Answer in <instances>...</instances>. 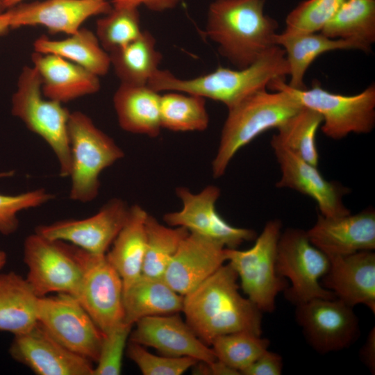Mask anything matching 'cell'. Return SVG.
<instances>
[{"instance_id": "obj_24", "label": "cell", "mask_w": 375, "mask_h": 375, "mask_svg": "<svg viewBox=\"0 0 375 375\" xmlns=\"http://www.w3.org/2000/svg\"><path fill=\"white\" fill-rule=\"evenodd\" d=\"M112 101L119 125L124 131L151 138L160 134L159 92L147 85L120 83Z\"/></svg>"}, {"instance_id": "obj_3", "label": "cell", "mask_w": 375, "mask_h": 375, "mask_svg": "<svg viewBox=\"0 0 375 375\" xmlns=\"http://www.w3.org/2000/svg\"><path fill=\"white\" fill-rule=\"evenodd\" d=\"M287 76L289 67L285 51L275 45L245 68L219 67L210 73L188 79L179 78L168 70L159 69L147 85L158 92L176 91L210 99L229 109L250 94L266 89L272 81L285 79Z\"/></svg>"}, {"instance_id": "obj_37", "label": "cell", "mask_w": 375, "mask_h": 375, "mask_svg": "<svg viewBox=\"0 0 375 375\" xmlns=\"http://www.w3.org/2000/svg\"><path fill=\"white\" fill-rule=\"evenodd\" d=\"M344 0H304L285 19L287 34L317 33L335 14Z\"/></svg>"}, {"instance_id": "obj_20", "label": "cell", "mask_w": 375, "mask_h": 375, "mask_svg": "<svg viewBox=\"0 0 375 375\" xmlns=\"http://www.w3.org/2000/svg\"><path fill=\"white\" fill-rule=\"evenodd\" d=\"M311 243L328 257L375 249V211L364 210L339 217L319 215L306 231Z\"/></svg>"}, {"instance_id": "obj_1", "label": "cell", "mask_w": 375, "mask_h": 375, "mask_svg": "<svg viewBox=\"0 0 375 375\" xmlns=\"http://www.w3.org/2000/svg\"><path fill=\"white\" fill-rule=\"evenodd\" d=\"M238 274L223 265L192 291L183 296L185 322L206 344L217 337L246 331L262 334V312L239 292Z\"/></svg>"}, {"instance_id": "obj_47", "label": "cell", "mask_w": 375, "mask_h": 375, "mask_svg": "<svg viewBox=\"0 0 375 375\" xmlns=\"http://www.w3.org/2000/svg\"><path fill=\"white\" fill-rule=\"evenodd\" d=\"M7 260V255L3 251L0 250V269L3 268Z\"/></svg>"}, {"instance_id": "obj_12", "label": "cell", "mask_w": 375, "mask_h": 375, "mask_svg": "<svg viewBox=\"0 0 375 375\" xmlns=\"http://www.w3.org/2000/svg\"><path fill=\"white\" fill-rule=\"evenodd\" d=\"M37 318L62 346L97 362L103 334L75 297L57 293L38 297Z\"/></svg>"}, {"instance_id": "obj_15", "label": "cell", "mask_w": 375, "mask_h": 375, "mask_svg": "<svg viewBox=\"0 0 375 375\" xmlns=\"http://www.w3.org/2000/svg\"><path fill=\"white\" fill-rule=\"evenodd\" d=\"M129 208L122 199L112 198L90 217L41 225L35 232L91 253L106 254L125 224Z\"/></svg>"}, {"instance_id": "obj_27", "label": "cell", "mask_w": 375, "mask_h": 375, "mask_svg": "<svg viewBox=\"0 0 375 375\" xmlns=\"http://www.w3.org/2000/svg\"><path fill=\"white\" fill-rule=\"evenodd\" d=\"M276 45L281 47L285 53L290 76L288 85L297 90L306 88L303 79L307 69L320 55L331 51L358 49L361 47L352 41L332 39L322 33L297 34L277 33Z\"/></svg>"}, {"instance_id": "obj_45", "label": "cell", "mask_w": 375, "mask_h": 375, "mask_svg": "<svg viewBox=\"0 0 375 375\" xmlns=\"http://www.w3.org/2000/svg\"><path fill=\"white\" fill-rule=\"evenodd\" d=\"M10 28V14L8 10L0 13V35Z\"/></svg>"}, {"instance_id": "obj_42", "label": "cell", "mask_w": 375, "mask_h": 375, "mask_svg": "<svg viewBox=\"0 0 375 375\" xmlns=\"http://www.w3.org/2000/svg\"><path fill=\"white\" fill-rule=\"evenodd\" d=\"M181 0H110L112 6L139 8L144 6L155 12H163L176 8Z\"/></svg>"}, {"instance_id": "obj_18", "label": "cell", "mask_w": 375, "mask_h": 375, "mask_svg": "<svg viewBox=\"0 0 375 375\" xmlns=\"http://www.w3.org/2000/svg\"><path fill=\"white\" fill-rule=\"evenodd\" d=\"M134 325L128 340L153 347L162 355L206 362L217 359L211 347L197 336L178 312L143 317Z\"/></svg>"}, {"instance_id": "obj_29", "label": "cell", "mask_w": 375, "mask_h": 375, "mask_svg": "<svg viewBox=\"0 0 375 375\" xmlns=\"http://www.w3.org/2000/svg\"><path fill=\"white\" fill-rule=\"evenodd\" d=\"M34 51L51 53L65 58L99 76L106 75L110 67L109 53L101 47L95 33L81 28L62 40L42 35L33 43Z\"/></svg>"}, {"instance_id": "obj_9", "label": "cell", "mask_w": 375, "mask_h": 375, "mask_svg": "<svg viewBox=\"0 0 375 375\" xmlns=\"http://www.w3.org/2000/svg\"><path fill=\"white\" fill-rule=\"evenodd\" d=\"M329 267V258L311 243L306 231L288 228L281 232L276 268L280 276L290 280L284 291L290 302L296 306L316 298H335L320 283Z\"/></svg>"}, {"instance_id": "obj_38", "label": "cell", "mask_w": 375, "mask_h": 375, "mask_svg": "<svg viewBox=\"0 0 375 375\" xmlns=\"http://www.w3.org/2000/svg\"><path fill=\"white\" fill-rule=\"evenodd\" d=\"M126 350L128 357L144 375H181L198 362L190 357L157 356L129 340Z\"/></svg>"}, {"instance_id": "obj_2", "label": "cell", "mask_w": 375, "mask_h": 375, "mask_svg": "<svg viewBox=\"0 0 375 375\" xmlns=\"http://www.w3.org/2000/svg\"><path fill=\"white\" fill-rule=\"evenodd\" d=\"M266 0H215L208 8L206 35L237 69L245 68L275 46L278 24L266 15Z\"/></svg>"}, {"instance_id": "obj_46", "label": "cell", "mask_w": 375, "mask_h": 375, "mask_svg": "<svg viewBox=\"0 0 375 375\" xmlns=\"http://www.w3.org/2000/svg\"><path fill=\"white\" fill-rule=\"evenodd\" d=\"M23 0H1V6L3 9L10 8L15 6L22 3Z\"/></svg>"}, {"instance_id": "obj_39", "label": "cell", "mask_w": 375, "mask_h": 375, "mask_svg": "<svg viewBox=\"0 0 375 375\" xmlns=\"http://www.w3.org/2000/svg\"><path fill=\"white\" fill-rule=\"evenodd\" d=\"M53 198L54 195L44 188L15 195L0 194V233H14L19 227V212L40 206Z\"/></svg>"}, {"instance_id": "obj_41", "label": "cell", "mask_w": 375, "mask_h": 375, "mask_svg": "<svg viewBox=\"0 0 375 375\" xmlns=\"http://www.w3.org/2000/svg\"><path fill=\"white\" fill-rule=\"evenodd\" d=\"M283 358L267 350L255 362L241 372L244 375H280L283 370Z\"/></svg>"}, {"instance_id": "obj_10", "label": "cell", "mask_w": 375, "mask_h": 375, "mask_svg": "<svg viewBox=\"0 0 375 375\" xmlns=\"http://www.w3.org/2000/svg\"><path fill=\"white\" fill-rule=\"evenodd\" d=\"M70 245L82 269L76 298L106 334L124 322L122 280L106 254L91 253Z\"/></svg>"}, {"instance_id": "obj_35", "label": "cell", "mask_w": 375, "mask_h": 375, "mask_svg": "<svg viewBox=\"0 0 375 375\" xmlns=\"http://www.w3.org/2000/svg\"><path fill=\"white\" fill-rule=\"evenodd\" d=\"M142 32L140 12L135 7L112 6L96 23L95 34L108 53L127 45Z\"/></svg>"}, {"instance_id": "obj_36", "label": "cell", "mask_w": 375, "mask_h": 375, "mask_svg": "<svg viewBox=\"0 0 375 375\" xmlns=\"http://www.w3.org/2000/svg\"><path fill=\"white\" fill-rule=\"evenodd\" d=\"M269 341L261 335L240 331L222 335L212 342L217 359L241 372L268 350Z\"/></svg>"}, {"instance_id": "obj_32", "label": "cell", "mask_w": 375, "mask_h": 375, "mask_svg": "<svg viewBox=\"0 0 375 375\" xmlns=\"http://www.w3.org/2000/svg\"><path fill=\"white\" fill-rule=\"evenodd\" d=\"M169 91L160 95L162 128L172 131H202L207 128L209 116L206 99L198 95Z\"/></svg>"}, {"instance_id": "obj_33", "label": "cell", "mask_w": 375, "mask_h": 375, "mask_svg": "<svg viewBox=\"0 0 375 375\" xmlns=\"http://www.w3.org/2000/svg\"><path fill=\"white\" fill-rule=\"evenodd\" d=\"M145 228L147 247L142 274L162 278L181 242L190 232L182 226L163 225L149 214L146 219Z\"/></svg>"}, {"instance_id": "obj_7", "label": "cell", "mask_w": 375, "mask_h": 375, "mask_svg": "<svg viewBox=\"0 0 375 375\" xmlns=\"http://www.w3.org/2000/svg\"><path fill=\"white\" fill-rule=\"evenodd\" d=\"M12 115L31 132L40 137L57 159L62 177H69L71 169L68 121L70 115L63 104L44 96L36 69L24 67L12 97Z\"/></svg>"}, {"instance_id": "obj_11", "label": "cell", "mask_w": 375, "mask_h": 375, "mask_svg": "<svg viewBox=\"0 0 375 375\" xmlns=\"http://www.w3.org/2000/svg\"><path fill=\"white\" fill-rule=\"evenodd\" d=\"M23 253L26 278L38 297L52 292L76 297L82 269L69 244L35 232L26 238Z\"/></svg>"}, {"instance_id": "obj_8", "label": "cell", "mask_w": 375, "mask_h": 375, "mask_svg": "<svg viewBox=\"0 0 375 375\" xmlns=\"http://www.w3.org/2000/svg\"><path fill=\"white\" fill-rule=\"evenodd\" d=\"M281 228L280 220L268 221L251 248H226V261L237 273L243 292L262 312H274L276 296L289 286L276 268Z\"/></svg>"}, {"instance_id": "obj_30", "label": "cell", "mask_w": 375, "mask_h": 375, "mask_svg": "<svg viewBox=\"0 0 375 375\" xmlns=\"http://www.w3.org/2000/svg\"><path fill=\"white\" fill-rule=\"evenodd\" d=\"M321 33L354 42L369 52L375 42V0H344Z\"/></svg>"}, {"instance_id": "obj_6", "label": "cell", "mask_w": 375, "mask_h": 375, "mask_svg": "<svg viewBox=\"0 0 375 375\" xmlns=\"http://www.w3.org/2000/svg\"><path fill=\"white\" fill-rule=\"evenodd\" d=\"M71 156L69 197L88 203L98 195L101 172L121 160L124 153L115 140L81 111L71 112L68 121Z\"/></svg>"}, {"instance_id": "obj_23", "label": "cell", "mask_w": 375, "mask_h": 375, "mask_svg": "<svg viewBox=\"0 0 375 375\" xmlns=\"http://www.w3.org/2000/svg\"><path fill=\"white\" fill-rule=\"evenodd\" d=\"M31 60L47 98L63 104L100 89L98 76L60 56L34 51Z\"/></svg>"}, {"instance_id": "obj_5", "label": "cell", "mask_w": 375, "mask_h": 375, "mask_svg": "<svg viewBox=\"0 0 375 375\" xmlns=\"http://www.w3.org/2000/svg\"><path fill=\"white\" fill-rule=\"evenodd\" d=\"M267 88L285 92L302 107L317 112L322 117V132L331 139L340 140L352 133L367 134L374 128V84L353 95L331 92L316 81L310 89L297 90L290 87L285 79L276 78Z\"/></svg>"}, {"instance_id": "obj_25", "label": "cell", "mask_w": 375, "mask_h": 375, "mask_svg": "<svg viewBox=\"0 0 375 375\" xmlns=\"http://www.w3.org/2000/svg\"><path fill=\"white\" fill-rule=\"evenodd\" d=\"M183 296L162 278L142 274L123 290L124 322L134 326L140 319L182 311Z\"/></svg>"}, {"instance_id": "obj_19", "label": "cell", "mask_w": 375, "mask_h": 375, "mask_svg": "<svg viewBox=\"0 0 375 375\" xmlns=\"http://www.w3.org/2000/svg\"><path fill=\"white\" fill-rule=\"evenodd\" d=\"M112 7L110 0H44L20 3L8 10L10 28L42 26L52 33L71 35L88 18L105 15Z\"/></svg>"}, {"instance_id": "obj_31", "label": "cell", "mask_w": 375, "mask_h": 375, "mask_svg": "<svg viewBox=\"0 0 375 375\" xmlns=\"http://www.w3.org/2000/svg\"><path fill=\"white\" fill-rule=\"evenodd\" d=\"M156 44L153 35L142 31L138 38L109 53L110 65L121 83L147 85L162 60Z\"/></svg>"}, {"instance_id": "obj_21", "label": "cell", "mask_w": 375, "mask_h": 375, "mask_svg": "<svg viewBox=\"0 0 375 375\" xmlns=\"http://www.w3.org/2000/svg\"><path fill=\"white\" fill-rule=\"evenodd\" d=\"M226 261V247L222 243L190 233L181 242L162 278L174 291L184 296Z\"/></svg>"}, {"instance_id": "obj_43", "label": "cell", "mask_w": 375, "mask_h": 375, "mask_svg": "<svg viewBox=\"0 0 375 375\" xmlns=\"http://www.w3.org/2000/svg\"><path fill=\"white\" fill-rule=\"evenodd\" d=\"M191 369L199 375H238L240 372L224 362L216 359L210 362H197Z\"/></svg>"}, {"instance_id": "obj_4", "label": "cell", "mask_w": 375, "mask_h": 375, "mask_svg": "<svg viewBox=\"0 0 375 375\" xmlns=\"http://www.w3.org/2000/svg\"><path fill=\"white\" fill-rule=\"evenodd\" d=\"M303 107L283 91L256 92L228 110L212 162L215 178L222 177L237 152L270 128H278Z\"/></svg>"}, {"instance_id": "obj_48", "label": "cell", "mask_w": 375, "mask_h": 375, "mask_svg": "<svg viewBox=\"0 0 375 375\" xmlns=\"http://www.w3.org/2000/svg\"><path fill=\"white\" fill-rule=\"evenodd\" d=\"M2 12H3V9L2 6H1V0H0V13Z\"/></svg>"}, {"instance_id": "obj_34", "label": "cell", "mask_w": 375, "mask_h": 375, "mask_svg": "<svg viewBox=\"0 0 375 375\" xmlns=\"http://www.w3.org/2000/svg\"><path fill=\"white\" fill-rule=\"evenodd\" d=\"M322 124V116L316 111L303 107L278 128L271 141L276 142L307 162L317 167L319 153L316 145L317 131Z\"/></svg>"}, {"instance_id": "obj_26", "label": "cell", "mask_w": 375, "mask_h": 375, "mask_svg": "<svg viewBox=\"0 0 375 375\" xmlns=\"http://www.w3.org/2000/svg\"><path fill=\"white\" fill-rule=\"evenodd\" d=\"M147 215L138 204L131 206L125 224L106 253L108 261L119 273L124 289L142 274L147 247Z\"/></svg>"}, {"instance_id": "obj_22", "label": "cell", "mask_w": 375, "mask_h": 375, "mask_svg": "<svg viewBox=\"0 0 375 375\" xmlns=\"http://www.w3.org/2000/svg\"><path fill=\"white\" fill-rule=\"evenodd\" d=\"M330 267L323 287L347 305L362 304L375 313V253L362 251L328 257Z\"/></svg>"}, {"instance_id": "obj_14", "label": "cell", "mask_w": 375, "mask_h": 375, "mask_svg": "<svg viewBox=\"0 0 375 375\" xmlns=\"http://www.w3.org/2000/svg\"><path fill=\"white\" fill-rule=\"evenodd\" d=\"M176 194L182 208L163 216L168 226L184 227L190 233L219 242L228 249H236L244 242L257 237L253 230L232 226L218 213L216 209L220 196L218 187L208 185L198 193L179 187Z\"/></svg>"}, {"instance_id": "obj_28", "label": "cell", "mask_w": 375, "mask_h": 375, "mask_svg": "<svg viewBox=\"0 0 375 375\" xmlns=\"http://www.w3.org/2000/svg\"><path fill=\"white\" fill-rule=\"evenodd\" d=\"M38 299L26 278L0 274V331L16 335L31 329L38 323Z\"/></svg>"}, {"instance_id": "obj_40", "label": "cell", "mask_w": 375, "mask_h": 375, "mask_svg": "<svg viewBox=\"0 0 375 375\" xmlns=\"http://www.w3.org/2000/svg\"><path fill=\"white\" fill-rule=\"evenodd\" d=\"M133 326L123 322L103 335L93 375H119L122 358Z\"/></svg>"}, {"instance_id": "obj_13", "label": "cell", "mask_w": 375, "mask_h": 375, "mask_svg": "<svg viewBox=\"0 0 375 375\" xmlns=\"http://www.w3.org/2000/svg\"><path fill=\"white\" fill-rule=\"evenodd\" d=\"M295 306V318L305 338L319 353L348 348L359 337L353 307L337 297L316 298Z\"/></svg>"}, {"instance_id": "obj_17", "label": "cell", "mask_w": 375, "mask_h": 375, "mask_svg": "<svg viewBox=\"0 0 375 375\" xmlns=\"http://www.w3.org/2000/svg\"><path fill=\"white\" fill-rule=\"evenodd\" d=\"M280 166L281 178L276 186L290 188L315 201L321 215L339 217L351 213L343 202L349 190L338 183L326 180L314 166L286 147L270 142Z\"/></svg>"}, {"instance_id": "obj_44", "label": "cell", "mask_w": 375, "mask_h": 375, "mask_svg": "<svg viewBox=\"0 0 375 375\" xmlns=\"http://www.w3.org/2000/svg\"><path fill=\"white\" fill-rule=\"evenodd\" d=\"M360 356L361 360L374 374L375 373V328L373 327L369 331L367 340L360 349Z\"/></svg>"}, {"instance_id": "obj_16", "label": "cell", "mask_w": 375, "mask_h": 375, "mask_svg": "<svg viewBox=\"0 0 375 375\" xmlns=\"http://www.w3.org/2000/svg\"><path fill=\"white\" fill-rule=\"evenodd\" d=\"M11 357L38 375H93V362L56 341L38 322L14 335Z\"/></svg>"}]
</instances>
